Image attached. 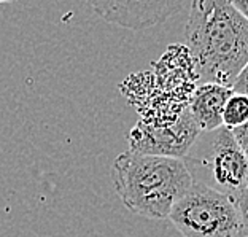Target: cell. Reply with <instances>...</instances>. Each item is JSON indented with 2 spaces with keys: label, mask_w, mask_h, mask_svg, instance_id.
Instances as JSON below:
<instances>
[{
  "label": "cell",
  "mask_w": 248,
  "mask_h": 237,
  "mask_svg": "<svg viewBox=\"0 0 248 237\" xmlns=\"http://www.w3.org/2000/svg\"><path fill=\"white\" fill-rule=\"evenodd\" d=\"M185 43L201 83L232 88L248 62V21L231 0H193Z\"/></svg>",
  "instance_id": "6da1fadb"
},
{
  "label": "cell",
  "mask_w": 248,
  "mask_h": 237,
  "mask_svg": "<svg viewBox=\"0 0 248 237\" xmlns=\"http://www.w3.org/2000/svg\"><path fill=\"white\" fill-rule=\"evenodd\" d=\"M111 182L123 204L135 215L166 220L194 178L180 158L140 155L127 150L111 164Z\"/></svg>",
  "instance_id": "7a4b0ae2"
},
{
  "label": "cell",
  "mask_w": 248,
  "mask_h": 237,
  "mask_svg": "<svg viewBox=\"0 0 248 237\" xmlns=\"http://www.w3.org/2000/svg\"><path fill=\"white\" fill-rule=\"evenodd\" d=\"M183 161L194 180L223 194L234 197L248 186V158L224 126L199 134Z\"/></svg>",
  "instance_id": "3957f363"
},
{
  "label": "cell",
  "mask_w": 248,
  "mask_h": 237,
  "mask_svg": "<svg viewBox=\"0 0 248 237\" xmlns=\"http://www.w3.org/2000/svg\"><path fill=\"white\" fill-rule=\"evenodd\" d=\"M170 223L183 237H235L240 218L231 196L194 180L172 207Z\"/></svg>",
  "instance_id": "277c9868"
},
{
  "label": "cell",
  "mask_w": 248,
  "mask_h": 237,
  "mask_svg": "<svg viewBox=\"0 0 248 237\" xmlns=\"http://www.w3.org/2000/svg\"><path fill=\"white\" fill-rule=\"evenodd\" d=\"M199 127L196 126L189 109L183 111L177 123L170 126L153 127L139 121L129 134V150L140 155H155L167 158H183L188 155L196 139L199 137Z\"/></svg>",
  "instance_id": "5b68a950"
},
{
  "label": "cell",
  "mask_w": 248,
  "mask_h": 237,
  "mask_svg": "<svg viewBox=\"0 0 248 237\" xmlns=\"http://www.w3.org/2000/svg\"><path fill=\"white\" fill-rule=\"evenodd\" d=\"M105 22L129 31H145L180 13L185 0H83Z\"/></svg>",
  "instance_id": "8992f818"
},
{
  "label": "cell",
  "mask_w": 248,
  "mask_h": 237,
  "mask_svg": "<svg viewBox=\"0 0 248 237\" xmlns=\"http://www.w3.org/2000/svg\"><path fill=\"white\" fill-rule=\"evenodd\" d=\"M232 93V88L215 83H201L194 89L188 109L201 132H210L223 126V110Z\"/></svg>",
  "instance_id": "52a82bcc"
},
{
  "label": "cell",
  "mask_w": 248,
  "mask_h": 237,
  "mask_svg": "<svg viewBox=\"0 0 248 237\" xmlns=\"http://www.w3.org/2000/svg\"><path fill=\"white\" fill-rule=\"evenodd\" d=\"M248 121V95L232 93L223 110V126L229 131Z\"/></svg>",
  "instance_id": "ba28073f"
},
{
  "label": "cell",
  "mask_w": 248,
  "mask_h": 237,
  "mask_svg": "<svg viewBox=\"0 0 248 237\" xmlns=\"http://www.w3.org/2000/svg\"><path fill=\"white\" fill-rule=\"evenodd\" d=\"M232 199L235 202V207H237V213L240 218V234L244 237H248V186H245Z\"/></svg>",
  "instance_id": "9c48e42d"
},
{
  "label": "cell",
  "mask_w": 248,
  "mask_h": 237,
  "mask_svg": "<svg viewBox=\"0 0 248 237\" xmlns=\"http://www.w3.org/2000/svg\"><path fill=\"white\" fill-rule=\"evenodd\" d=\"M231 134H232V137L235 140V143L239 145V148L244 151V155L248 158V121L239 127L231 129Z\"/></svg>",
  "instance_id": "30bf717a"
},
{
  "label": "cell",
  "mask_w": 248,
  "mask_h": 237,
  "mask_svg": "<svg viewBox=\"0 0 248 237\" xmlns=\"http://www.w3.org/2000/svg\"><path fill=\"white\" fill-rule=\"evenodd\" d=\"M232 91L248 95V62L244 69H242V72L239 73V77L235 78V81L232 84Z\"/></svg>",
  "instance_id": "8fae6325"
},
{
  "label": "cell",
  "mask_w": 248,
  "mask_h": 237,
  "mask_svg": "<svg viewBox=\"0 0 248 237\" xmlns=\"http://www.w3.org/2000/svg\"><path fill=\"white\" fill-rule=\"evenodd\" d=\"M231 3L248 21V0H231Z\"/></svg>",
  "instance_id": "7c38bea8"
},
{
  "label": "cell",
  "mask_w": 248,
  "mask_h": 237,
  "mask_svg": "<svg viewBox=\"0 0 248 237\" xmlns=\"http://www.w3.org/2000/svg\"><path fill=\"white\" fill-rule=\"evenodd\" d=\"M11 2H18V0H0V3H11Z\"/></svg>",
  "instance_id": "4fadbf2b"
}]
</instances>
